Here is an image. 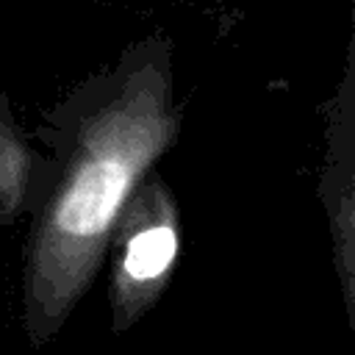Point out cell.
<instances>
[{
  "mask_svg": "<svg viewBox=\"0 0 355 355\" xmlns=\"http://www.w3.org/2000/svg\"><path fill=\"white\" fill-rule=\"evenodd\" d=\"M319 200L327 214L333 261L352 330L355 349V11L344 55V72L327 105Z\"/></svg>",
  "mask_w": 355,
  "mask_h": 355,
  "instance_id": "cell-3",
  "label": "cell"
},
{
  "mask_svg": "<svg viewBox=\"0 0 355 355\" xmlns=\"http://www.w3.org/2000/svg\"><path fill=\"white\" fill-rule=\"evenodd\" d=\"M180 250V216L169 186L150 172L119 214L111 255V316L122 333L136 324L166 291Z\"/></svg>",
  "mask_w": 355,
  "mask_h": 355,
  "instance_id": "cell-2",
  "label": "cell"
},
{
  "mask_svg": "<svg viewBox=\"0 0 355 355\" xmlns=\"http://www.w3.org/2000/svg\"><path fill=\"white\" fill-rule=\"evenodd\" d=\"M178 130L169 44L147 39L75 119L64 164L31 230L22 308L33 347H44L83 300L133 189L175 144Z\"/></svg>",
  "mask_w": 355,
  "mask_h": 355,
  "instance_id": "cell-1",
  "label": "cell"
},
{
  "mask_svg": "<svg viewBox=\"0 0 355 355\" xmlns=\"http://www.w3.org/2000/svg\"><path fill=\"white\" fill-rule=\"evenodd\" d=\"M33 166L36 155L25 136L17 130L14 119H0V222L11 225L33 186Z\"/></svg>",
  "mask_w": 355,
  "mask_h": 355,
  "instance_id": "cell-4",
  "label": "cell"
}]
</instances>
